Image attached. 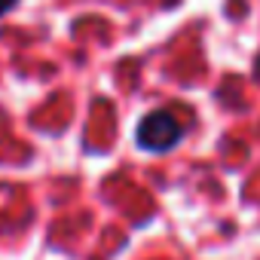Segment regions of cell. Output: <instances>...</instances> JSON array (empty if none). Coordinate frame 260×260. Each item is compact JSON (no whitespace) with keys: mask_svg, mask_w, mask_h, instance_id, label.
I'll return each instance as SVG.
<instances>
[{"mask_svg":"<svg viewBox=\"0 0 260 260\" xmlns=\"http://www.w3.org/2000/svg\"><path fill=\"white\" fill-rule=\"evenodd\" d=\"M181 122L169 110H153L138 125V144L144 150H169L181 141Z\"/></svg>","mask_w":260,"mask_h":260,"instance_id":"obj_1","label":"cell"},{"mask_svg":"<svg viewBox=\"0 0 260 260\" xmlns=\"http://www.w3.org/2000/svg\"><path fill=\"white\" fill-rule=\"evenodd\" d=\"M16 4H19V0H0V16H4V13H10Z\"/></svg>","mask_w":260,"mask_h":260,"instance_id":"obj_2","label":"cell"}]
</instances>
